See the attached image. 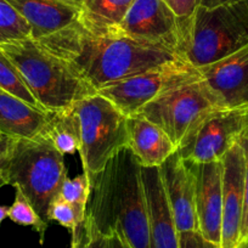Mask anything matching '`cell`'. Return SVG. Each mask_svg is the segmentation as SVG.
<instances>
[{
    "label": "cell",
    "mask_w": 248,
    "mask_h": 248,
    "mask_svg": "<svg viewBox=\"0 0 248 248\" xmlns=\"http://www.w3.org/2000/svg\"><path fill=\"white\" fill-rule=\"evenodd\" d=\"M37 42L67 61L96 92L180 59L158 45L113 32L93 33L79 22Z\"/></svg>",
    "instance_id": "6da1fadb"
},
{
    "label": "cell",
    "mask_w": 248,
    "mask_h": 248,
    "mask_svg": "<svg viewBox=\"0 0 248 248\" xmlns=\"http://www.w3.org/2000/svg\"><path fill=\"white\" fill-rule=\"evenodd\" d=\"M142 167L129 147L114 155L90 180L85 223L104 235L118 231L132 248H150Z\"/></svg>",
    "instance_id": "7a4b0ae2"
},
{
    "label": "cell",
    "mask_w": 248,
    "mask_h": 248,
    "mask_svg": "<svg viewBox=\"0 0 248 248\" xmlns=\"http://www.w3.org/2000/svg\"><path fill=\"white\" fill-rule=\"evenodd\" d=\"M0 50L16 66L44 111H66L96 93L67 61L32 38L4 44Z\"/></svg>",
    "instance_id": "3957f363"
},
{
    "label": "cell",
    "mask_w": 248,
    "mask_h": 248,
    "mask_svg": "<svg viewBox=\"0 0 248 248\" xmlns=\"http://www.w3.org/2000/svg\"><path fill=\"white\" fill-rule=\"evenodd\" d=\"M248 44V0L214 8L199 6L185 22L179 57L201 68Z\"/></svg>",
    "instance_id": "277c9868"
},
{
    "label": "cell",
    "mask_w": 248,
    "mask_h": 248,
    "mask_svg": "<svg viewBox=\"0 0 248 248\" xmlns=\"http://www.w3.org/2000/svg\"><path fill=\"white\" fill-rule=\"evenodd\" d=\"M66 178L63 155L49 140L44 137L15 140L8 166V185L20 190L46 223L50 204L59 196Z\"/></svg>",
    "instance_id": "5b68a950"
},
{
    "label": "cell",
    "mask_w": 248,
    "mask_h": 248,
    "mask_svg": "<svg viewBox=\"0 0 248 248\" xmlns=\"http://www.w3.org/2000/svg\"><path fill=\"white\" fill-rule=\"evenodd\" d=\"M73 108L80 122L78 154L92 180L114 155L129 146V117L97 93L79 100Z\"/></svg>",
    "instance_id": "8992f818"
},
{
    "label": "cell",
    "mask_w": 248,
    "mask_h": 248,
    "mask_svg": "<svg viewBox=\"0 0 248 248\" xmlns=\"http://www.w3.org/2000/svg\"><path fill=\"white\" fill-rule=\"evenodd\" d=\"M216 108L219 107L200 79L169 90L137 114L162 128L179 149L204 117Z\"/></svg>",
    "instance_id": "52a82bcc"
},
{
    "label": "cell",
    "mask_w": 248,
    "mask_h": 248,
    "mask_svg": "<svg viewBox=\"0 0 248 248\" xmlns=\"http://www.w3.org/2000/svg\"><path fill=\"white\" fill-rule=\"evenodd\" d=\"M201 79L197 68L179 59L97 90L125 116L133 117L169 90Z\"/></svg>",
    "instance_id": "ba28073f"
},
{
    "label": "cell",
    "mask_w": 248,
    "mask_h": 248,
    "mask_svg": "<svg viewBox=\"0 0 248 248\" xmlns=\"http://www.w3.org/2000/svg\"><path fill=\"white\" fill-rule=\"evenodd\" d=\"M247 133L248 104L216 108L204 117L176 152L190 163L220 161Z\"/></svg>",
    "instance_id": "9c48e42d"
},
{
    "label": "cell",
    "mask_w": 248,
    "mask_h": 248,
    "mask_svg": "<svg viewBox=\"0 0 248 248\" xmlns=\"http://www.w3.org/2000/svg\"><path fill=\"white\" fill-rule=\"evenodd\" d=\"M185 22L186 20L179 18L163 0H134L125 17L112 32L166 47L179 56Z\"/></svg>",
    "instance_id": "30bf717a"
},
{
    "label": "cell",
    "mask_w": 248,
    "mask_h": 248,
    "mask_svg": "<svg viewBox=\"0 0 248 248\" xmlns=\"http://www.w3.org/2000/svg\"><path fill=\"white\" fill-rule=\"evenodd\" d=\"M223 161V216L220 248L240 247L245 203V155L240 142L233 145Z\"/></svg>",
    "instance_id": "8fae6325"
},
{
    "label": "cell",
    "mask_w": 248,
    "mask_h": 248,
    "mask_svg": "<svg viewBox=\"0 0 248 248\" xmlns=\"http://www.w3.org/2000/svg\"><path fill=\"white\" fill-rule=\"evenodd\" d=\"M197 70L219 108L248 104V44L213 65Z\"/></svg>",
    "instance_id": "7c38bea8"
},
{
    "label": "cell",
    "mask_w": 248,
    "mask_h": 248,
    "mask_svg": "<svg viewBox=\"0 0 248 248\" xmlns=\"http://www.w3.org/2000/svg\"><path fill=\"white\" fill-rule=\"evenodd\" d=\"M190 166L194 171L196 186L199 231L203 237L220 247L223 216V161L220 159L200 164L190 163Z\"/></svg>",
    "instance_id": "4fadbf2b"
},
{
    "label": "cell",
    "mask_w": 248,
    "mask_h": 248,
    "mask_svg": "<svg viewBox=\"0 0 248 248\" xmlns=\"http://www.w3.org/2000/svg\"><path fill=\"white\" fill-rule=\"evenodd\" d=\"M159 170L178 231L199 230L196 186L190 163L175 152L159 167Z\"/></svg>",
    "instance_id": "5bb4252c"
},
{
    "label": "cell",
    "mask_w": 248,
    "mask_h": 248,
    "mask_svg": "<svg viewBox=\"0 0 248 248\" xmlns=\"http://www.w3.org/2000/svg\"><path fill=\"white\" fill-rule=\"evenodd\" d=\"M149 217L150 248H179V231L158 167L141 169Z\"/></svg>",
    "instance_id": "9a60e30c"
},
{
    "label": "cell",
    "mask_w": 248,
    "mask_h": 248,
    "mask_svg": "<svg viewBox=\"0 0 248 248\" xmlns=\"http://www.w3.org/2000/svg\"><path fill=\"white\" fill-rule=\"evenodd\" d=\"M31 27V38L44 39L78 22L80 9L62 0H6Z\"/></svg>",
    "instance_id": "2e32d148"
},
{
    "label": "cell",
    "mask_w": 248,
    "mask_h": 248,
    "mask_svg": "<svg viewBox=\"0 0 248 248\" xmlns=\"http://www.w3.org/2000/svg\"><path fill=\"white\" fill-rule=\"evenodd\" d=\"M51 112L43 111L0 90V132L14 140L43 137Z\"/></svg>",
    "instance_id": "e0dca14e"
},
{
    "label": "cell",
    "mask_w": 248,
    "mask_h": 248,
    "mask_svg": "<svg viewBox=\"0 0 248 248\" xmlns=\"http://www.w3.org/2000/svg\"><path fill=\"white\" fill-rule=\"evenodd\" d=\"M128 147L144 168H159L178 151L176 145L162 128L140 114L129 117Z\"/></svg>",
    "instance_id": "ac0fdd59"
},
{
    "label": "cell",
    "mask_w": 248,
    "mask_h": 248,
    "mask_svg": "<svg viewBox=\"0 0 248 248\" xmlns=\"http://www.w3.org/2000/svg\"><path fill=\"white\" fill-rule=\"evenodd\" d=\"M134 0H84L78 22L93 33H109L127 15Z\"/></svg>",
    "instance_id": "d6986e66"
},
{
    "label": "cell",
    "mask_w": 248,
    "mask_h": 248,
    "mask_svg": "<svg viewBox=\"0 0 248 248\" xmlns=\"http://www.w3.org/2000/svg\"><path fill=\"white\" fill-rule=\"evenodd\" d=\"M43 137L49 140L52 146L65 155H75L79 151L82 135L80 122L75 108L61 112H51Z\"/></svg>",
    "instance_id": "ffe728a7"
},
{
    "label": "cell",
    "mask_w": 248,
    "mask_h": 248,
    "mask_svg": "<svg viewBox=\"0 0 248 248\" xmlns=\"http://www.w3.org/2000/svg\"><path fill=\"white\" fill-rule=\"evenodd\" d=\"M0 90L18 97L32 106L43 109L35 97L33 96L31 90L28 89L27 84L25 83L16 66L1 50H0Z\"/></svg>",
    "instance_id": "44dd1931"
},
{
    "label": "cell",
    "mask_w": 248,
    "mask_h": 248,
    "mask_svg": "<svg viewBox=\"0 0 248 248\" xmlns=\"http://www.w3.org/2000/svg\"><path fill=\"white\" fill-rule=\"evenodd\" d=\"M47 221H56L72 233V245H77L83 236L85 218H83L76 207L57 196L47 211Z\"/></svg>",
    "instance_id": "7402d4cb"
},
{
    "label": "cell",
    "mask_w": 248,
    "mask_h": 248,
    "mask_svg": "<svg viewBox=\"0 0 248 248\" xmlns=\"http://www.w3.org/2000/svg\"><path fill=\"white\" fill-rule=\"evenodd\" d=\"M27 38H31L30 25L6 0H0V46Z\"/></svg>",
    "instance_id": "603a6c76"
},
{
    "label": "cell",
    "mask_w": 248,
    "mask_h": 248,
    "mask_svg": "<svg viewBox=\"0 0 248 248\" xmlns=\"http://www.w3.org/2000/svg\"><path fill=\"white\" fill-rule=\"evenodd\" d=\"M9 218L18 225L31 226L40 235V243H43L44 233L47 229V223L40 218V216L28 201L27 197L17 189H16L15 201H14L13 206H10L9 208Z\"/></svg>",
    "instance_id": "cb8c5ba5"
},
{
    "label": "cell",
    "mask_w": 248,
    "mask_h": 248,
    "mask_svg": "<svg viewBox=\"0 0 248 248\" xmlns=\"http://www.w3.org/2000/svg\"><path fill=\"white\" fill-rule=\"evenodd\" d=\"M90 196V179L87 173L82 174L76 178H66L60 190L59 197L65 200L66 202L72 204L77 208L80 216L85 218L87 216L88 201Z\"/></svg>",
    "instance_id": "d4e9b609"
},
{
    "label": "cell",
    "mask_w": 248,
    "mask_h": 248,
    "mask_svg": "<svg viewBox=\"0 0 248 248\" xmlns=\"http://www.w3.org/2000/svg\"><path fill=\"white\" fill-rule=\"evenodd\" d=\"M241 147L245 155V203H243V217H242V225H241V236H240V245L241 243L248 242V133L243 135L240 140Z\"/></svg>",
    "instance_id": "484cf974"
},
{
    "label": "cell",
    "mask_w": 248,
    "mask_h": 248,
    "mask_svg": "<svg viewBox=\"0 0 248 248\" xmlns=\"http://www.w3.org/2000/svg\"><path fill=\"white\" fill-rule=\"evenodd\" d=\"M75 248H105L106 246V236L100 232L94 225L84 223L83 236L77 245H71Z\"/></svg>",
    "instance_id": "4316f807"
},
{
    "label": "cell",
    "mask_w": 248,
    "mask_h": 248,
    "mask_svg": "<svg viewBox=\"0 0 248 248\" xmlns=\"http://www.w3.org/2000/svg\"><path fill=\"white\" fill-rule=\"evenodd\" d=\"M179 248H220L203 237L199 230L179 232Z\"/></svg>",
    "instance_id": "83f0119b"
},
{
    "label": "cell",
    "mask_w": 248,
    "mask_h": 248,
    "mask_svg": "<svg viewBox=\"0 0 248 248\" xmlns=\"http://www.w3.org/2000/svg\"><path fill=\"white\" fill-rule=\"evenodd\" d=\"M179 18L187 20L201 5V0H163Z\"/></svg>",
    "instance_id": "f1b7e54d"
},
{
    "label": "cell",
    "mask_w": 248,
    "mask_h": 248,
    "mask_svg": "<svg viewBox=\"0 0 248 248\" xmlns=\"http://www.w3.org/2000/svg\"><path fill=\"white\" fill-rule=\"evenodd\" d=\"M15 140L5 137L0 140V187L8 185V166Z\"/></svg>",
    "instance_id": "f546056e"
},
{
    "label": "cell",
    "mask_w": 248,
    "mask_h": 248,
    "mask_svg": "<svg viewBox=\"0 0 248 248\" xmlns=\"http://www.w3.org/2000/svg\"><path fill=\"white\" fill-rule=\"evenodd\" d=\"M106 236V246L105 248H132L121 236L118 231H112L107 233Z\"/></svg>",
    "instance_id": "4dcf8cb0"
},
{
    "label": "cell",
    "mask_w": 248,
    "mask_h": 248,
    "mask_svg": "<svg viewBox=\"0 0 248 248\" xmlns=\"http://www.w3.org/2000/svg\"><path fill=\"white\" fill-rule=\"evenodd\" d=\"M238 0H201V5L204 8H214V6L223 5V4H229V3H235Z\"/></svg>",
    "instance_id": "1f68e13d"
},
{
    "label": "cell",
    "mask_w": 248,
    "mask_h": 248,
    "mask_svg": "<svg viewBox=\"0 0 248 248\" xmlns=\"http://www.w3.org/2000/svg\"><path fill=\"white\" fill-rule=\"evenodd\" d=\"M9 208L8 206H0V224L3 223L6 218H9Z\"/></svg>",
    "instance_id": "d6a6232c"
},
{
    "label": "cell",
    "mask_w": 248,
    "mask_h": 248,
    "mask_svg": "<svg viewBox=\"0 0 248 248\" xmlns=\"http://www.w3.org/2000/svg\"><path fill=\"white\" fill-rule=\"evenodd\" d=\"M62 1H65V3L71 4V5H73V6H76V8L80 9V8H82L83 1H84V0H62Z\"/></svg>",
    "instance_id": "836d02e7"
},
{
    "label": "cell",
    "mask_w": 248,
    "mask_h": 248,
    "mask_svg": "<svg viewBox=\"0 0 248 248\" xmlns=\"http://www.w3.org/2000/svg\"><path fill=\"white\" fill-rule=\"evenodd\" d=\"M238 248H248V242H245V243H241L240 247Z\"/></svg>",
    "instance_id": "e575fe53"
},
{
    "label": "cell",
    "mask_w": 248,
    "mask_h": 248,
    "mask_svg": "<svg viewBox=\"0 0 248 248\" xmlns=\"http://www.w3.org/2000/svg\"><path fill=\"white\" fill-rule=\"evenodd\" d=\"M4 138H5V137H4V135L1 134V132H0V140H1V139H4Z\"/></svg>",
    "instance_id": "d590c367"
},
{
    "label": "cell",
    "mask_w": 248,
    "mask_h": 248,
    "mask_svg": "<svg viewBox=\"0 0 248 248\" xmlns=\"http://www.w3.org/2000/svg\"><path fill=\"white\" fill-rule=\"evenodd\" d=\"M71 248H75V247H72V246H71Z\"/></svg>",
    "instance_id": "8d00e7d4"
}]
</instances>
